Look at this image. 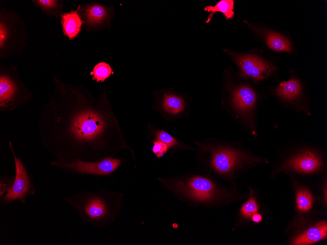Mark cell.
<instances>
[{"label":"cell","mask_w":327,"mask_h":245,"mask_svg":"<svg viewBox=\"0 0 327 245\" xmlns=\"http://www.w3.org/2000/svg\"><path fill=\"white\" fill-rule=\"evenodd\" d=\"M230 103L234 120L248 130L254 135L257 134V119L256 106L257 96L248 84H240L230 90Z\"/></svg>","instance_id":"3957f363"},{"label":"cell","mask_w":327,"mask_h":245,"mask_svg":"<svg viewBox=\"0 0 327 245\" xmlns=\"http://www.w3.org/2000/svg\"><path fill=\"white\" fill-rule=\"evenodd\" d=\"M63 199L84 222L98 227L113 222L120 209V196L103 189L95 192L84 189Z\"/></svg>","instance_id":"7a4b0ae2"},{"label":"cell","mask_w":327,"mask_h":245,"mask_svg":"<svg viewBox=\"0 0 327 245\" xmlns=\"http://www.w3.org/2000/svg\"><path fill=\"white\" fill-rule=\"evenodd\" d=\"M211 152L210 163L214 170L222 175H231L244 164L261 161V159L251 157L239 149L216 146L210 149Z\"/></svg>","instance_id":"5b68a950"},{"label":"cell","mask_w":327,"mask_h":245,"mask_svg":"<svg viewBox=\"0 0 327 245\" xmlns=\"http://www.w3.org/2000/svg\"><path fill=\"white\" fill-rule=\"evenodd\" d=\"M54 121L59 127L42 129L41 139L57 160L94 161L127 147L113 115L85 109Z\"/></svg>","instance_id":"6da1fadb"},{"label":"cell","mask_w":327,"mask_h":245,"mask_svg":"<svg viewBox=\"0 0 327 245\" xmlns=\"http://www.w3.org/2000/svg\"><path fill=\"white\" fill-rule=\"evenodd\" d=\"M79 7V6L75 11L72 10L69 13H65L61 15V23L64 34L70 39H72L78 35L83 23L77 13Z\"/></svg>","instance_id":"7c38bea8"},{"label":"cell","mask_w":327,"mask_h":245,"mask_svg":"<svg viewBox=\"0 0 327 245\" xmlns=\"http://www.w3.org/2000/svg\"><path fill=\"white\" fill-rule=\"evenodd\" d=\"M37 1L41 6L46 8H52L56 3V1L53 0H39Z\"/></svg>","instance_id":"cb8c5ba5"},{"label":"cell","mask_w":327,"mask_h":245,"mask_svg":"<svg viewBox=\"0 0 327 245\" xmlns=\"http://www.w3.org/2000/svg\"><path fill=\"white\" fill-rule=\"evenodd\" d=\"M268 46L276 51L290 52L291 50L289 41L282 35L274 32H268L266 36Z\"/></svg>","instance_id":"5bb4252c"},{"label":"cell","mask_w":327,"mask_h":245,"mask_svg":"<svg viewBox=\"0 0 327 245\" xmlns=\"http://www.w3.org/2000/svg\"><path fill=\"white\" fill-rule=\"evenodd\" d=\"M163 108L169 114L177 115L182 112L185 108V103L182 98L173 94H165L163 100Z\"/></svg>","instance_id":"2e32d148"},{"label":"cell","mask_w":327,"mask_h":245,"mask_svg":"<svg viewBox=\"0 0 327 245\" xmlns=\"http://www.w3.org/2000/svg\"><path fill=\"white\" fill-rule=\"evenodd\" d=\"M234 58L240 69L238 75L244 78H252L255 82L270 77L275 70L272 64L254 55H234Z\"/></svg>","instance_id":"ba28073f"},{"label":"cell","mask_w":327,"mask_h":245,"mask_svg":"<svg viewBox=\"0 0 327 245\" xmlns=\"http://www.w3.org/2000/svg\"><path fill=\"white\" fill-rule=\"evenodd\" d=\"M14 181V177L10 176H3L0 178V198L3 196L12 187Z\"/></svg>","instance_id":"7402d4cb"},{"label":"cell","mask_w":327,"mask_h":245,"mask_svg":"<svg viewBox=\"0 0 327 245\" xmlns=\"http://www.w3.org/2000/svg\"><path fill=\"white\" fill-rule=\"evenodd\" d=\"M296 203L300 210L305 211L309 210L312 203L311 193L305 189L299 190L297 194Z\"/></svg>","instance_id":"d6986e66"},{"label":"cell","mask_w":327,"mask_h":245,"mask_svg":"<svg viewBox=\"0 0 327 245\" xmlns=\"http://www.w3.org/2000/svg\"><path fill=\"white\" fill-rule=\"evenodd\" d=\"M168 148L167 145L158 140L154 142L152 152L158 158H160L166 153Z\"/></svg>","instance_id":"603a6c76"},{"label":"cell","mask_w":327,"mask_h":245,"mask_svg":"<svg viewBox=\"0 0 327 245\" xmlns=\"http://www.w3.org/2000/svg\"><path fill=\"white\" fill-rule=\"evenodd\" d=\"M0 45L1 46L5 40L7 36V31L3 24H2L1 23L0 24Z\"/></svg>","instance_id":"d4e9b609"},{"label":"cell","mask_w":327,"mask_h":245,"mask_svg":"<svg viewBox=\"0 0 327 245\" xmlns=\"http://www.w3.org/2000/svg\"><path fill=\"white\" fill-rule=\"evenodd\" d=\"M323 162L316 151L304 149L287 158L279 167V170H288L309 174L321 170Z\"/></svg>","instance_id":"52a82bcc"},{"label":"cell","mask_w":327,"mask_h":245,"mask_svg":"<svg viewBox=\"0 0 327 245\" xmlns=\"http://www.w3.org/2000/svg\"><path fill=\"white\" fill-rule=\"evenodd\" d=\"M9 145L14 161L15 175L13 186L0 198V203L3 205L10 204L16 201L25 203L27 198L36 192L33 178L21 159L16 156L11 141H9Z\"/></svg>","instance_id":"277c9868"},{"label":"cell","mask_w":327,"mask_h":245,"mask_svg":"<svg viewBox=\"0 0 327 245\" xmlns=\"http://www.w3.org/2000/svg\"><path fill=\"white\" fill-rule=\"evenodd\" d=\"M252 221L255 223H259L262 220V217L258 214L255 213L252 216Z\"/></svg>","instance_id":"484cf974"},{"label":"cell","mask_w":327,"mask_h":245,"mask_svg":"<svg viewBox=\"0 0 327 245\" xmlns=\"http://www.w3.org/2000/svg\"><path fill=\"white\" fill-rule=\"evenodd\" d=\"M121 163L119 159L106 157L94 161L56 160L51 161L50 164L70 174L104 176L113 173Z\"/></svg>","instance_id":"8992f818"},{"label":"cell","mask_w":327,"mask_h":245,"mask_svg":"<svg viewBox=\"0 0 327 245\" xmlns=\"http://www.w3.org/2000/svg\"><path fill=\"white\" fill-rule=\"evenodd\" d=\"M327 236V224L326 221L317 223L296 238L293 245H310L326 238Z\"/></svg>","instance_id":"8fae6325"},{"label":"cell","mask_w":327,"mask_h":245,"mask_svg":"<svg viewBox=\"0 0 327 245\" xmlns=\"http://www.w3.org/2000/svg\"><path fill=\"white\" fill-rule=\"evenodd\" d=\"M185 192L190 197L199 201H206L210 200L213 196L214 186L209 179L200 176L194 177L189 179L184 184Z\"/></svg>","instance_id":"9c48e42d"},{"label":"cell","mask_w":327,"mask_h":245,"mask_svg":"<svg viewBox=\"0 0 327 245\" xmlns=\"http://www.w3.org/2000/svg\"><path fill=\"white\" fill-rule=\"evenodd\" d=\"M234 8V1L233 0H221L218 1L214 6L208 5L204 8V10L210 13L206 23H209L214 14L217 12L222 13L227 20L233 18L234 15L233 11Z\"/></svg>","instance_id":"4fadbf2b"},{"label":"cell","mask_w":327,"mask_h":245,"mask_svg":"<svg viewBox=\"0 0 327 245\" xmlns=\"http://www.w3.org/2000/svg\"><path fill=\"white\" fill-rule=\"evenodd\" d=\"M156 137L158 141L164 143L168 148L173 147L178 144L175 138L164 131H158L156 133Z\"/></svg>","instance_id":"44dd1931"},{"label":"cell","mask_w":327,"mask_h":245,"mask_svg":"<svg viewBox=\"0 0 327 245\" xmlns=\"http://www.w3.org/2000/svg\"><path fill=\"white\" fill-rule=\"evenodd\" d=\"M114 73L111 67L104 62L98 63L94 67L91 75L93 76V79L97 82L104 81L111 74Z\"/></svg>","instance_id":"ac0fdd59"},{"label":"cell","mask_w":327,"mask_h":245,"mask_svg":"<svg viewBox=\"0 0 327 245\" xmlns=\"http://www.w3.org/2000/svg\"><path fill=\"white\" fill-rule=\"evenodd\" d=\"M85 14L89 23L96 24L100 23L105 19L107 12L104 7L96 4L89 6Z\"/></svg>","instance_id":"e0dca14e"},{"label":"cell","mask_w":327,"mask_h":245,"mask_svg":"<svg viewBox=\"0 0 327 245\" xmlns=\"http://www.w3.org/2000/svg\"><path fill=\"white\" fill-rule=\"evenodd\" d=\"M16 91L14 83L8 77L0 76V105L5 107L11 101Z\"/></svg>","instance_id":"9a60e30c"},{"label":"cell","mask_w":327,"mask_h":245,"mask_svg":"<svg viewBox=\"0 0 327 245\" xmlns=\"http://www.w3.org/2000/svg\"><path fill=\"white\" fill-rule=\"evenodd\" d=\"M275 92L277 96L284 102L293 103L301 97L303 87L299 80L292 77L288 81L280 83Z\"/></svg>","instance_id":"30bf717a"},{"label":"cell","mask_w":327,"mask_h":245,"mask_svg":"<svg viewBox=\"0 0 327 245\" xmlns=\"http://www.w3.org/2000/svg\"><path fill=\"white\" fill-rule=\"evenodd\" d=\"M257 211V206L256 200L253 197L242 205L241 209V214L245 218L252 216Z\"/></svg>","instance_id":"ffe728a7"}]
</instances>
